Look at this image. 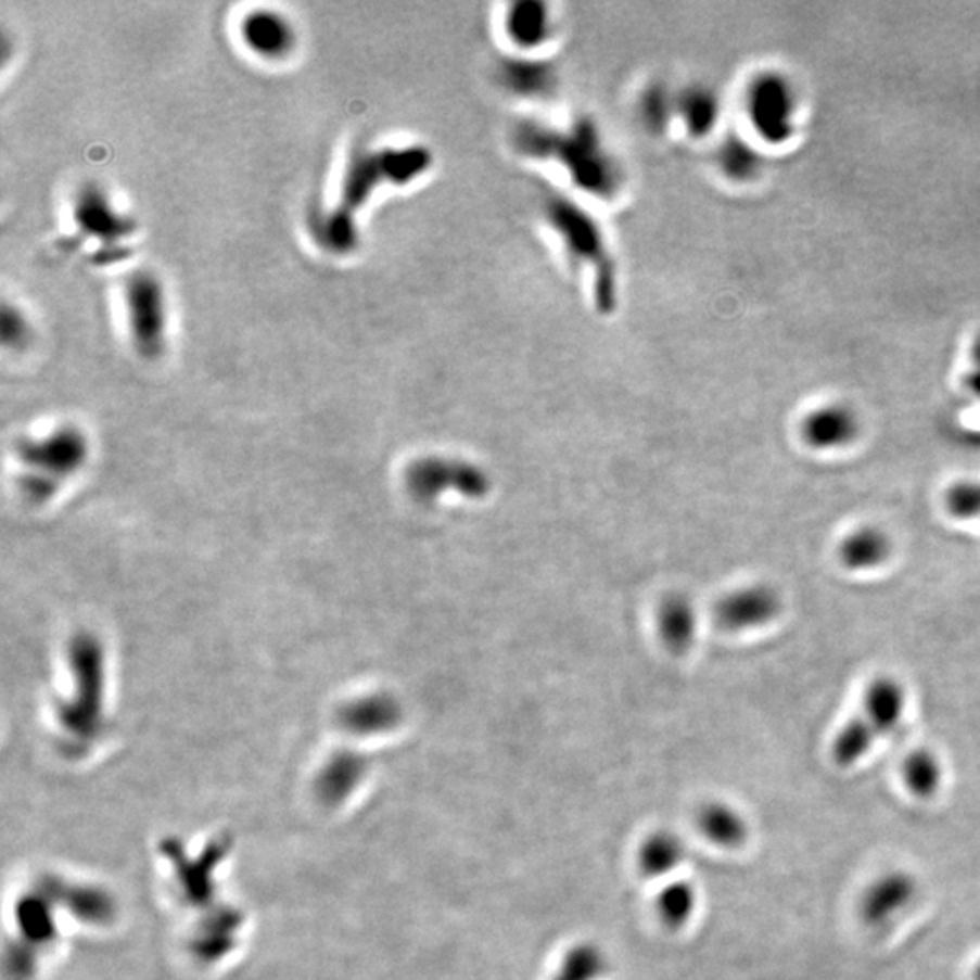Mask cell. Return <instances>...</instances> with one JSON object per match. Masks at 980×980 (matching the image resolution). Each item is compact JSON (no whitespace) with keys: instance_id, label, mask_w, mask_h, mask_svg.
<instances>
[{"instance_id":"1","label":"cell","mask_w":980,"mask_h":980,"mask_svg":"<svg viewBox=\"0 0 980 980\" xmlns=\"http://www.w3.org/2000/svg\"><path fill=\"white\" fill-rule=\"evenodd\" d=\"M512 144L520 155L558 162L587 196L614 200L623 193L625 169L590 118H577L563 129L521 120L512 129Z\"/></svg>"},{"instance_id":"2","label":"cell","mask_w":980,"mask_h":980,"mask_svg":"<svg viewBox=\"0 0 980 980\" xmlns=\"http://www.w3.org/2000/svg\"><path fill=\"white\" fill-rule=\"evenodd\" d=\"M431 151L423 145H409L399 150L361 151L351 161L344 183L340 209L326 218L327 244L334 251H347L355 245L356 229L353 211L364 205L374 189L382 183H409L420 178L431 167Z\"/></svg>"},{"instance_id":"3","label":"cell","mask_w":980,"mask_h":980,"mask_svg":"<svg viewBox=\"0 0 980 980\" xmlns=\"http://www.w3.org/2000/svg\"><path fill=\"white\" fill-rule=\"evenodd\" d=\"M543 216L569 258L593 272L596 307L612 313L618 304V269L601 222L585 205L556 193L543 202Z\"/></svg>"},{"instance_id":"4","label":"cell","mask_w":980,"mask_h":980,"mask_svg":"<svg viewBox=\"0 0 980 980\" xmlns=\"http://www.w3.org/2000/svg\"><path fill=\"white\" fill-rule=\"evenodd\" d=\"M69 665L75 676V696L61 703L59 717L77 739H93L102 726L104 710V648L93 634H77L69 642Z\"/></svg>"},{"instance_id":"5","label":"cell","mask_w":980,"mask_h":980,"mask_svg":"<svg viewBox=\"0 0 980 980\" xmlns=\"http://www.w3.org/2000/svg\"><path fill=\"white\" fill-rule=\"evenodd\" d=\"M906 709V692L898 679L877 677L864 693L863 710L850 721L833 741V759L839 766H850L864 758L877 739L898 728Z\"/></svg>"},{"instance_id":"6","label":"cell","mask_w":980,"mask_h":980,"mask_svg":"<svg viewBox=\"0 0 980 980\" xmlns=\"http://www.w3.org/2000/svg\"><path fill=\"white\" fill-rule=\"evenodd\" d=\"M18 456L34 471L23 478L24 493L35 501H46L61 487L64 478L84 466L88 442L75 427H62L48 438L21 442Z\"/></svg>"},{"instance_id":"7","label":"cell","mask_w":980,"mask_h":980,"mask_svg":"<svg viewBox=\"0 0 980 980\" xmlns=\"http://www.w3.org/2000/svg\"><path fill=\"white\" fill-rule=\"evenodd\" d=\"M744 112L759 140L771 145L790 142L799 113L798 93L790 78L774 69L753 75L744 89Z\"/></svg>"},{"instance_id":"8","label":"cell","mask_w":980,"mask_h":980,"mask_svg":"<svg viewBox=\"0 0 980 980\" xmlns=\"http://www.w3.org/2000/svg\"><path fill=\"white\" fill-rule=\"evenodd\" d=\"M405 483L410 496L421 504H432L447 493L460 494L469 499H482L493 487L491 476L483 467L444 456H429L415 461L407 469Z\"/></svg>"},{"instance_id":"9","label":"cell","mask_w":980,"mask_h":980,"mask_svg":"<svg viewBox=\"0 0 980 980\" xmlns=\"http://www.w3.org/2000/svg\"><path fill=\"white\" fill-rule=\"evenodd\" d=\"M129 331L144 358H156L166 339V304L162 285L150 272H135L124 288Z\"/></svg>"},{"instance_id":"10","label":"cell","mask_w":980,"mask_h":980,"mask_svg":"<svg viewBox=\"0 0 980 980\" xmlns=\"http://www.w3.org/2000/svg\"><path fill=\"white\" fill-rule=\"evenodd\" d=\"M782 599L771 585L737 588L715 603L714 618L721 628L744 632L765 626L781 614Z\"/></svg>"},{"instance_id":"11","label":"cell","mask_w":980,"mask_h":980,"mask_svg":"<svg viewBox=\"0 0 980 980\" xmlns=\"http://www.w3.org/2000/svg\"><path fill=\"white\" fill-rule=\"evenodd\" d=\"M504 31L521 55H532L549 44L556 35L552 8L539 0H518L504 13Z\"/></svg>"},{"instance_id":"12","label":"cell","mask_w":980,"mask_h":980,"mask_svg":"<svg viewBox=\"0 0 980 980\" xmlns=\"http://www.w3.org/2000/svg\"><path fill=\"white\" fill-rule=\"evenodd\" d=\"M861 431L857 412L844 404L810 410L801 423L804 444L815 450H836L855 442Z\"/></svg>"},{"instance_id":"13","label":"cell","mask_w":980,"mask_h":980,"mask_svg":"<svg viewBox=\"0 0 980 980\" xmlns=\"http://www.w3.org/2000/svg\"><path fill=\"white\" fill-rule=\"evenodd\" d=\"M917 882L904 871H890L869 884L861 901V915L869 926L890 925L914 904Z\"/></svg>"},{"instance_id":"14","label":"cell","mask_w":980,"mask_h":980,"mask_svg":"<svg viewBox=\"0 0 980 980\" xmlns=\"http://www.w3.org/2000/svg\"><path fill=\"white\" fill-rule=\"evenodd\" d=\"M75 220L84 233L102 240L107 250L118 245L120 239L133 231V222L120 215L104 191L94 186H86L75 199Z\"/></svg>"},{"instance_id":"15","label":"cell","mask_w":980,"mask_h":980,"mask_svg":"<svg viewBox=\"0 0 980 980\" xmlns=\"http://www.w3.org/2000/svg\"><path fill=\"white\" fill-rule=\"evenodd\" d=\"M402 717V703L387 692L369 693L339 710L340 726L355 736L385 734L396 728Z\"/></svg>"},{"instance_id":"16","label":"cell","mask_w":980,"mask_h":980,"mask_svg":"<svg viewBox=\"0 0 980 980\" xmlns=\"http://www.w3.org/2000/svg\"><path fill=\"white\" fill-rule=\"evenodd\" d=\"M498 80L505 91L520 99H549L558 89L555 66L532 55L505 59L498 67Z\"/></svg>"},{"instance_id":"17","label":"cell","mask_w":980,"mask_h":980,"mask_svg":"<svg viewBox=\"0 0 980 980\" xmlns=\"http://www.w3.org/2000/svg\"><path fill=\"white\" fill-rule=\"evenodd\" d=\"M240 35L245 46L264 59H282L294 46V31L288 18L271 10L247 13L240 24Z\"/></svg>"},{"instance_id":"18","label":"cell","mask_w":980,"mask_h":980,"mask_svg":"<svg viewBox=\"0 0 980 980\" xmlns=\"http://www.w3.org/2000/svg\"><path fill=\"white\" fill-rule=\"evenodd\" d=\"M721 99L707 84H692L676 94V120L693 139L714 133L721 120Z\"/></svg>"},{"instance_id":"19","label":"cell","mask_w":980,"mask_h":980,"mask_svg":"<svg viewBox=\"0 0 980 980\" xmlns=\"http://www.w3.org/2000/svg\"><path fill=\"white\" fill-rule=\"evenodd\" d=\"M892 550L893 543L887 532L877 526H861L839 543L837 556L848 571H869L882 565Z\"/></svg>"},{"instance_id":"20","label":"cell","mask_w":980,"mask_h":980,"mask_svg":"<svg viewBox=\"0 0 980 980\" xmlns=\"http://www.w3.org/2000/svg\"><path fill=\"white\" fill-rule=\"evenodd\" d=\"M661 639L665 642V647L676 656H683L690 650L698 632V614L693 609L692 601L683 596V594H672L669 598L663 599L660 607Z\"/></svg>"},{"instance_id":"21","label":"cell","mask_w":980,"mask_h":980,"mask_svg":"<svg viewBox=\"0 0 980 980\" xmlns=\"http://www.w3.org/2000/svg\"><path fill=\"white\" fill-rule=\"evenodd\" d=\"M698 826L715 847L737 848L747 841L748 823L741 812L725 803L704 804L699 810Z\"/></svg>"},{"instance_id":"22","label":"cell","mask_w":980,"mask_h":980,"mask_svg":"<svg viewBox=\"0 0 980 980\" xmlns=\"http://www.w3.org/2000/svg\"><path fill=\"white\" fill-rule=\"evenodd\" d=\"M715 164L723 177L731 182H753L765 167V158L759 148L747 139L731 135L721 142L715 153Z\"/></svg>"},{"instance_id":"23","label":"cell","mask_w":980,"mask_h":980,"mask_svg":"<svg viewBox=\"0 0 980 980\" xmlns=\"http://www.w3.org/2000/svg\"><path fill=\"white\" fill-rule=\"evenodd\" d=\"M683 855H685V847L676 833L656 831L645 839L639 848L637 863H639L642 876L663 877L671 874L672 869L682 863Z\"/></svg>"},{"instance_id":"24","label":"cell","mask_w":980,"mask_h":980,"mask_svg":"<svg viewBox=\"0 0 980 980\" xmlns=\"http://www.w3.org/2000/svg\"><path fill=\"white\" fill-rule=\"evenodd\" d=\"M366 771L367 761L361 753H336L321 774V796L326 799H333V801L344 799L358 787Z\"/></svg>"},{"instance_id":"25","label":"cell","mask_w":980,"mask_h":980,"mask_svg":"<svg viewBox=\"0 0 980 980\" xmlns=\"http://www.w3.org/2000/svg\"><path fill=\"white\" fill-rule=\"evenodd\" d=\"M676 94L665 84H652L642 89L637 100V115L650 133H665L676 120Z\"/></svg>"},{"instance_id":"26","label":"cell","mask_w":980,"mask_h":980,"mask_svg":"<svg viewBox=\"0 0 980 980\" xmlns=\"http://www.w3.org/2000/svg\"><path fill=\"white\" fill-rule=\"evenodd\" d=\"M942 772L941 761L930 750H915L909 753L903 765V779L909 792L917 798H931L941 788Z\"/></svg>"},{"instance_id":"27","label":"cell","mask_w":980,"mask_h":980,"mask_svg":"<svg viewBox=\"0 0 980 980\" xmlns=\"http://www.w3.org/2000/svg\"><path fill=\"white\" fill-rule=\"evenodd\" d=\"M698 906V895L688 882H674L660 893L658 912L665 926L677 930L687 925Z\"/></svg>"},{"instance_id":"28","label":"cell","mask_w":980,"mask_h":980,"mask_svg":"<svg viewBox=\"0 0 980 980\" xmlns=\"http://www.w3.org/2000/svg\"><path fill=\"white\" fill-rule=\"evenodd\" d=\"M607 969V960L598 946L580 944L567 953L555 980H598Z\"/></svg>"},{"instance_id":"29","label":"cell","mask_w":980,"mask_h":980,"mask_svg":"<svg viewBox=\"0 0 980 980\" xmlns=\"http://www.w3.org/2000/svg\"><path fill=\"white\" fill-rule=\"evenodd\" d=\"M944 507L957 520H979L980 482H958L947 488Z\"/></svg>"},{"instance_id":"30","label":"cell","mask_w":980,"mask_h":980,"mask_svg":"<svg viewBox=\"0 0 980 980\" xmlns=\"http://www.w3.org/2000/svg\"><path fill=\"white\" fill-rule=\"evenodd\" d=\"M15 313V310H13ZM2 334H4V342L7 344H18L21 340L26 336V326H24V320L21 316L15 313V315L10 316V310L8 307H4V320H2Z\"/></svg>"},{"instance_id":"31","label":"cell","mask_w":980,"mask_h":980,"mask_svg":"<svg viewBox=\"0 0 980 980\" xmlns=\"http://www.w3.org/2000/svg\"><path fill=\"white\" fill-rule=\"evenodd\" d=\"M964 385L980 399V364H971V371L964 378Z\"/></svg>"},{"instance_id":"32","label":"cell","mask_w":980,"mask_h":980,"mask_svg":"<svg viewBox=\"0 0 980 980\" xmlns=\"http://www.w3.org/2000/svg\"><path fill=\"white\" fill-rule=\"evenodd\" d=\"M975 977H977V980H980V963L979 966H977V975H975Z\"/></svg>"}]
</instances>
